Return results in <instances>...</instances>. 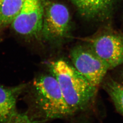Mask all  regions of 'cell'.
I'll list each match as a JSON object with an SVG mask.
<instances>
[{"instance_id":"8fae6325","label":"cell","mask_w":123,"mask_h":123,"mask_svg":"<svg viewBox=\"0 0 123 123\" xmlns=\"http://www.w3.org/2000/svg\"><path fill=\"white\" fill-rule=\"evenodd\" d=\"M6 123H39V121L32 119L28 114L17 112Z\"/></svg>"},{"instance_id":"5b68a950","label":"cell","mask_w":123,"mask_h":123,"mask_svg":"<svg viewBox=\"0 0 123 123\" xmlns=\"http://www.w3.org/2000/svg\"><path fill=\"white\" fill-rule=\"evenodd\" d=\"M44 9L42 0H26L20 13L12 23L13 30L30 37L42 34Z\"/></svg>"},{"instance_id":"ba28073f","label":"cell","mask_w":123,"mask_h":123,"mask_svg":"<svg viewBox=\"0 0 123 123\" xmlns=\"http://www.w3.org/2000/svg\"><path fill=\"white\" fill-rule=\"evenodd\" d=\"M25 86L6 87L0 85V123H6L17 111L18 98Z\"/></svg>"},{"instance_id":"9c48e42d","label":"cell","mask_w":123,"mask_h":123,"mask_svg":"<svg viewBox=\"0 0 123 123\" xmlns=\"http://www.w3.org/2000/svg\"><path fill=\"white\" fill-rule=\"evenodd\" d=\"M26 0H0V27L12 24L20 13Z\"/></svg>"},{"instance_id":"30bf717a","label":"cell","mask_w":123,"mask_h":123,"mask_svg":"<svg viewBox=\"0 0 123 123\" xmlns=\"http://www.w3.org/2000/svg\"><path fill=\"white\" fill-rule=\"evenodd\" d=\"M104 86L116 109L123 115V85L113 79H109Z\"/></svg>"},{"instance_id":"52a82bcc","label":"cell","mask_w":123,"mask_h":123,"mask_svg":"<svg viewBox=\"0 0 123 123\" xmlns=\"http://www.w3.org/2000/svg\"><path fill=\"white\" fill-rule=\"evenodd\" d=\"M79 14L88 19H98L106 17L116 0H71Z\"/></svg>"},{"instance_id":"277c9868","label":"cell","mask_w":123,"mask_h":123,"mask_svg":"<svg viewBox=\"0 0 123 123\" xmlns=\"http://www.w3.org/2000/svg\"><path fill=\"white\" fill-rule=\"evenodd\" d=\"M71 59L74 67L97 89L110 69L90 48L81 46L73 49Z\"/></svg>"},{"instance_id":"3957f363","label":"cell","mask_w":123,"mask_h":123,"mask_svg":"<svg viewBox=\"0 0 123 123\" xmlns=\"http://www.w3.org/2000/svg\"><path fill=\"white\" fill-rule=\"evenodd\" d=\"M43 3L44 14L41 35L50 41L62 39L69 31L70 16L68 10L60 3L46 1Z\"/></svg>"},{"instance_id":"6da1fadb","label":"cell","mask_w":123,"mask_h":123,"mask_svg":"<svg viewBox=\"0 0 123 123\" xmlns=\"http://www.w3.org/2000/svg\"><path fill=\"white\" fill-rule=\"evenodd\" d=\"M50 67L72 113L87 107L95 97L97 88L74 67L63 60L51 62Z\"/></svg>"},{"instance_id":"8992f818","label":"cell","mask_w":123,"mask_h":123,"mask_svg":"<svg viewBox=\"0 0 123 123\" xmlns=\"http://www.w3.org/2000/svg\"><path fill=\"white\" fill-rule=\"evenodd\" d=\"M90 49L109 69L123 65V36L106 33L90 40Z\"/></svg>"},{"instance_id":"7a4b0ae2","label":"cell","mask_w":123,"mask_h":123,"mask_svg":"<svg viewBox=\"0 0 123 123\" xmlns=\"http://www.w3.org/2000/svg\"><path fill=\"white\" fill-rule=\"evenodd\" d=\"M33 117L37 121L66 118L73 114L53 75H42L32 84Z\"/></svg>"},{"instance_id":"7c38bea8","label":"cell","mask_w":123,"mask_h":123,"mask_svg":"<svg viewBox=\"0 0 123 123\" xmlns=\"http://www.w3.org/2000/svg\"></svg>"}]
</instances>
